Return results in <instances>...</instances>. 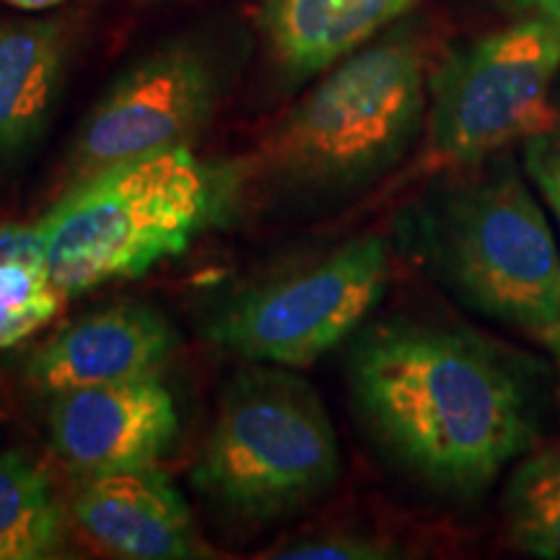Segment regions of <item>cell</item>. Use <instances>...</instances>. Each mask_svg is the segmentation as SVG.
<instances>
[{"mask_svg":"<svg viewBox=\"0 0 560 560\" xmlns=\"http://www.w3.org/2000/svg\"><path fill=\"white\" fill-rule=\"evenodd\" d=\"M348 384L374 439L444 493H482L529 450L520 376L467 332L412 319L371 327L350 350Z\"/></svg>","mask_w":560,"mask_h":560,"instance_id":"obj_1","label":"cell"},{"mask_svg":"<svg viewBox=\"0 0 560 560\" xmlns=\"http://www.w3.org/2000/svg\"><path fill=\"white\" fill-rule=\"evenodd\" d=\"M234 182L190 143L83 174L34 223L52 280L70 299L145 276L226 215Z\"/></svg>","mask_w":560,"mask_h":560,"instance_id":"obj_2","label":"cell"},{"mask_svg":"<svg viewBox=\"0 0 560 560\" xmlns=\"http://www.w3.org/2000/svg\"><path fill=\"white\" fill-rule=\"evenodd\" d=\"M425 112L423 47L400 30L327 68L270 132L265 161L272 177L296 192L355 190L408 153Z\"/></svg>","mask_w":560,"mask_h":560,"instance_id":"obj_3","label":"cell"},{"mask_svg":"<svg viewBox=\"0 0 560 560\" xmlns=\"http://www.w3.org/2000/svg\"><path fill=\"white\" fill-rule=\"evenodd\" d=\"M338 478L340 444L317 389L272 363L229 382L192 467L198 493L242 522L289 516Z\"/></svg>","mask_w":560,"mask_h":560,"instance_id":"obj_4","label":"cell"},{"mask_svg":"<svg viewBox=\"0 0 560 560\" xmlns=\"http://www.w3.org/2000/svg\"><path fill=\"white\" fill-rule=\"evenodd\" d=\"M425 249L470 310L532 335L560 322V244L514 159L441 195L425 219Z\"/></svg>","mask_w":560,"mask_h":560,"instance_id":"obj_5","label":"cell"},{"mask_svg":"<svg viewBox=\"0 0 560 560\" xmlns=\"http://www.w3.org/2000/svg\"><path fill=\"white\" fill-rule=\"evenodd\" d=\"M560 73V24L511 19L457 47L429 79V159L472 166L556 128L550 91Z\"/></svg>","mask_w":560,"mask_h":560,"instance_id":"obj_6","label":"cell"},{"mask_svg":"<svg viewBox=\"0 0 560 560\" xmlns=\"http://www.w3.org/2000/svg\"><path fill=\"white\" fill-rule=\"evenodd\" d=\"M387 285V244L355 236L221 301L206 322V338L252 363L306 366L359 330Z\"/></svg>","mask_w":560,"mask_h":560,"instance_id":"obj_7","label":"cell"},{"mask_svg":"<svg viewBox=\"0 0 560 560\" xmlns=\"http://www.w3.org/2000/svg\"><path fill=\"white\" fill-rule=\"evenodd\" d=\"M226 70L200 39H172L125 70L83 120L75 179L115 161L185 145L215 115Z\"/></svg>","mask_w":560,"mask_h":560,"instance_id":"obj_8","label":"cell"},{"mask_svg":"<svg viewBox=\"0 0 560 560\" xmlns=\"http://www.w3.org/2000/svg\"><path fill=\"white\" fill-rule=\"evenodd\" d=\"M50 444L83 478L156 467L179 431L174 392L159 374L52 395Z\"/></svg>","mask_w":560,"mask_h":560,"instance_id":"obj_9","label":"cell"},{"mask_svg":"<svg viewBox=\"0 0 560 560\" xmlns=\"http://www.w3.org/2000/svg\"><path fill=\"white\" fill-rule=\"evenodd\" d=\"M179 340L172 322L140 301H120L68 322L30 359L45 395L159 374Z\"/></svg>","mask_w":560,"mask_h":560,"instance_id":"obj_10","label":"cell"},{"mask_svg":"<svg viewBox=\"0 0 560 560\" xmlns=\"http://www.w3.org/2000/svg\"><path fill=\"white\" fill-rule=\"evenodd\" d=\"M75 522L91 542L128 560L208 556L190 506L159 467L86 478L73 501Z\"/></svg>","mask_w":560,"mask_h":560,"instance_id":"obj_11","label":"cell"},{"mask_svg":"<svg viewBox=\"0 0 560 560\" xmlns=\"http://www.w3.org/2000/svg\"><path fill=\"white\" fill-rule=\"evenodd\" d=\"M70 62L62 19L0 21V161H16L45 136Z\"/></svg>","mask_w":560,"mask_h":560,"instance_id":"obj_12","label":"cell"},{"mask_svg":"<svg viewBox=\"0 0 560 560\" xmlns=\"http://www.w3.org/2000/svg\"><path fill=\"white\" fill-rule=\"evenodd\" d=\"M416 0H265L262 34L272 60L293 79H312L361 50Z\"/></svg>","mask_w":560,"mask_h":560,"instance_id":"obj_13","label":"cell"},{"mask_svg":"<svg viewBox=\"0 0 560 560\" xmlns=\"http://www.w3.org/2000/svg\"><path fill=\"white\" fill-rule=\"evenodd\" d=\"M68 296L52 280L37 226H0V350L34 338L58 317Z\"/></svg>","mask_w":560,"mask_h":560,"instance_id":"obj_14","label":"cell"},{"mask_svg":"<svg viewBox=\"0 0 560 560\" xmlns=\"http://www.w3.org/2000/svg\"><path fill=\"white\" fill-rule=\"evenodd\" d=\"M66 516L52 482L19 452L0 450V560L58 558Z\"/></svg>","mask_w":560,"mask_h":560,"instance_id":"obj_15","label":"cell"},{"mask_svg":"<svg viewBox=\"0 0 560 560\" xmlns=\"http://www.w3.org/2000/svg\"><path fill=\"white\" fill-rule=\"evenodd\" d=\"M503 511L516 548L532 558L560 560V444L529 454L514 467Z\"/></svg>","mask_w":560,"mask_h":560,"instance_id":"obj_16","label":"cell"},{"mask_svg":"<svg viewBox=\"0 0 560 560\" xmlns=\"http://www.w3.org/2000/svg\"><path fill=\"white\" fill-rule=\"evenodd\" d=\"M397 556L400 552L395 545L361 532H325L268 552V558L283 560H384Z\"/></svg>","mask_w":560,"mask_h":560,"instance_id":"obj_17","label":"cell"},{"mask_svg":"<svg viewBox=\"0 0 560 560\" xmlns=\"http://www.w3.org/2000/svg\"><path fill=\"white\" fill-rule=\"evenodd\" d=\"M522 170L548 208L560 244V128L542 130L522 143Z\"/></svg>","mask_w":560,"mask_h":560,"instance_id":"obj_18","label":"cell"},{"mask_svg":"<svg viewBox=\"0 0 560 560\" xmlns=\"http://www.w3.org/2000/svg\"><path fill=\"white\" fill-rule=\"evenodd\" d=\"M511 19H545L560 24V0H495Z\"/></svg>","mask_w":560,"mask_h":560,"instance_id":"obj_19","label":"cell"},{"mask_svg":"<svg viewBox=\"0 0 560 560\" xmlns=\"http://www.w3.org/2000/svg\"><path fill=\"white\" fill-rule=\"evenodd\" d=\"M537 338H540L542 346L550 350L552 363H556V371H558V384H560V322L545 327L542 332H537Z\"/></svg>","mask_w":560,"mask_h":560,"instance_id":"obj_20","label":"cell"},{"mask_svg":"<svg viewBox=\"0 0 560 560\" xmlns=\"http://www.w3.org/2000/svg\"><path fill=\"white\" fill-rule=\"evenodd\" d=\"M3 3L11 5V9H16V11H24V13H39V11L58 9V5L68 3V0H3Z\"/></svg>","mask_w":560,"mask_h":560,"instance_id":"obj_21","label":"cell"}]
</instances>
